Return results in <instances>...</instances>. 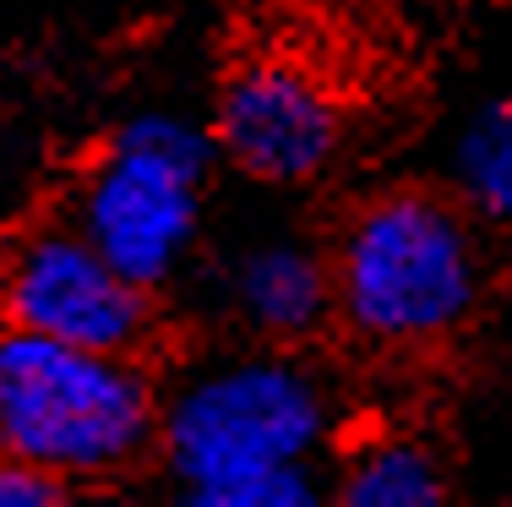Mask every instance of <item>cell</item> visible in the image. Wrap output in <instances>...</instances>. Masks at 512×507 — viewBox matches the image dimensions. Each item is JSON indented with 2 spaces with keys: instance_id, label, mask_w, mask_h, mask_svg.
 Here are the masks:
<instances>
[{
  "instance_id": "obj_1",
  "label": "cell",
  "mask_w": 512,
  "mask_h": 507,
  "mask_svg": "<svg viewBox=\"0 0 512 507\" xmlns=\"http://www.w3.org/2000/svg\"><path fill=\"white\" fill-rule=\"evenodd\" d=\"M158 437L153 388L131 355L0 328V453L66 486L131 469Z\"/></svg>"
},
{
  "instance_id": "obj_2",
  "label": "cell",
  "mask_w": 512,
  "mask_h": 507,
  "mask_svg": "<svg viewBox=\"0 0 512 507\" xmlns=\"http://www.w3.org/2000/svg\"><path fill=\"white\" fill-rule=\"evenodd\" d=\"M480 240L447 197L387 191L349 219L333 257V306L365 344L425 349L480 306Z\"/></svg>"
},
{
  "instance_id": "obj_3",
  "label": "cell",
  "mask_w": 512,
  "mask_h": 507,
  "mask_svg": "<svg viewBox=\"0 0 512 507\" xmlns=\"http://www.w3.org/2000/svg\"><path fill=\"white\" fill-rule=\"evenodd\" d=\"M327 437V398L311 371L278 355H251L202 371L169 404L158 442L186 502L240 475L306 464Z\"/></svg>"
},
{
  "instance_id": "obj_4",
  "label": "cell",
  "mask_w": 512,
  "mask_h": 507,
  "mask_svg": "<svg viewBox=\"0 0 512 507\" xmlns=\"http://www.w3.org/2000/svg\"><path fill=\"white\" fill-rule=\"evenodd\" d=\"M207 159V137L180 115L126 120L82 186L77 229L126 279L142 289L164 284L197 235Z\"/></svg>"
},
{
  "instance_id": "obj_5",
  "label": "cell",
  "mask_w": 512,
  "mask_h": 507,
  "mask_svg": "<svg viewBox=\"0 0 512 507\" xmlns=\"http://www.w3.org/2000/svg\"><path fill=\"white\" fill-rule=\"evenodd\" d=\"M0 311L11 328L82 349H131L148 338V289L115 268L82 229H33L0 257Z\"/></svg>"
},
{
  "instance_id": "obj_6",
  "label": "cell",
  "mask_w": 512,
  "mask_h": 507,
  "mask_svg": "<svg viewBox=\"0 0 512 507\" xmlns=\"http://www.w3.org/2000/svg\"><path fill=\"white\" fill-rule=\"evenodd\" d=\"M218 142L246 175L295 186L333 164L344 142V110L306 60L256 55L229 71L218 93Z\"/></svg>"
},
{
  "instance_id": "obj_7",
  "label": "cell",
  "mask_w": 512,
  "mask_h": 507,
  "mask_svg": "<svg viewBox=\"0 0 512 507\" xmlns=\"http://www.w3.org/2000/svg\"><path fill=\"white\" fill-rule=\"evenodd\" d=\"M235 306L267 338H306L333 311V268L300 240L251 246L235 268Z\"/></svg>"
},
{
  "instance_id": "obj_8",
  "label": "cell",
  "mask_w": 512,
  "mask_h": 507,
  "mask_svg": "<svg viewBox=\"0 0 512 507\" xmlns=\"http://www.w3.org/2000/svg\"><path fill=\"white\" fill-rule=\"evenodd\" d=\"M442 497V464L414 437H371L338 469V502L349 507H431Z\"/></svg>"
},
{
  "instance_id": "obj_9",
  "label": "cell",
  "mask_w": 512,
  "mask_h": 507,
  "mask_svg": "<svg viewBox=\"0 0 512 507\" xmlns=\"http://www.w3.org/2000/svg\"><path fill=\"white\" fill-rule=\"evenodd\" d=\"M458 186L480 213L512 224V93L485 104L458 137Z\"/></svg>"
},
{
  "instance_id": "obj_10",
  "label": "cell",
  "mask_w": 512,
  "mask_h": 507,
  "mask_svg": "<svg viewBox=\"0 0 512 507\" xmlns=\"http://www.w3.org/2000/svg\"><path fill=\"white\" fill-rule=\"evenodd\" d=\"M316 497H322V486H316V469L306 458V464H278L262 475L224 480V486L202 491L197 507H311Z\"/></svg>"
},
{
  "instance_id": "obj_11",
  "label": "cell",
  "mask_w": 512,
  "mask_h": 507,
  "mask_svg": "<svg viewBox=\"0 0 512 507\" xmlns=\"http://www.w3.org/2000/svg\"><path fill=\"white\" fill-rule=\"evenodd\" d=\"M66 497H71V486L60 475L0 453V507H55Z\"/></svg>"
}]
</instances>
